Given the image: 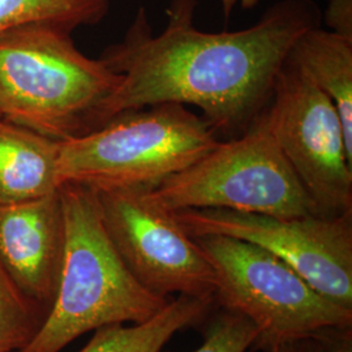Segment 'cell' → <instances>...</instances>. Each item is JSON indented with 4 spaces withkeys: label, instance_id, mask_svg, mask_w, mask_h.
Wrapping results in <instances>:
<instances>
[{
    "label": "cell",
    "instance_id": "obj_1",
    "mask_svg": "<svg viewBox=\"0 0 352 352\" xmlns=\"http://www.w3.org/2000/svg\"><path fill=\"white\" fill-rule=\"evenodd\" d=\"M197 1L171 0L160 34L141 7L124 38L102 52L122 82L100 128L129 110L179 103L200 109L217 135L236 138L267 107L295 41L321 25L314 0H279L247 29L206 33L195 25Z\"/></svg>",
    "mask_w": 352,
    "mask_h": 352
},
{
    "label": "cell",
    "instance_id": "obj_2",
    "mask_svg": "<svg viewBox=\"0 0 352 352\" xmlns=\"http://www.w3.org/2000/svg\"><path fill=\"white\" fill-rule=\"evenodd\" d=\"M71 34L42 24L0 34V116L59 142L98 129L122 82Z\"/></svg>",
    "mask_w": 352,
    "mask_h": 352
},
{
    "label": "cell",
    "instance_id": "obj_3",
    "mask_svg": "<svg viewBox=\"0 0 352 352\" xmlns=\"http://www.w3.org/2000/svg\"><path fill=\"white\" fill-rule=\"evenodd\" d=\"M59 192L65 223L60 285L37 336L17 352H60L100 327L145 322L170 302L129 273L103 227L94 189L64 183Z\"/></svg>",
    "mask_w": 352,
    "mask_h": 352
},
{
    "label": "cell",
    "instance_id": "obj_4",
    "mask_svg": "<svg viewBox=\"0 0 352 352\" xmlns=\"http://www.w3.org/2000/svg\"><path fill=\"white\" fill-rule=\"evenodd\" d=\"M221 140L188 106L160 103L119 113L84 136L59 142V184L94 190L154 189Z\"/></svg>",
    "mask_w": 352,
    "mask_h": 352
},
{
    "label": "cell",
    "instance_id": "obj_5",
    "mask_svg": "<svg viewBox=\"0 0 352 352\" xmlns=\"http://www.w3.org/2000/svg\"><path fill=\"white\" fill-rule=\"evenodd\" d=\"M149 196L170 212L226 209L294 218L320 215L285 158L266 109L241 135L219 141Z\"/></svg>",
    "mask_w": 352,
    "mask_h": 352
},
{
    "label": "cell",
    "instance_id": "obj_6",
    "mask_svg": "<svg viewBox=\"0 0 352 352\" xmlns=\"http://www.w3.org/2000/svg\"><path fill=\"white\" fill-rule=\"evenodd\" d=\"M217 273L215 300L256 325L254 347L352 325V311L317 292L289 265L264 248L223 235L193 238Z\"/></svg>",
    "mask_w": 352,
    "mask_h": 352
},
{
    "label": "cell",
    "instance_id": "obj_7",
    "mask_svg": "<svg viewBox=\"0 0 352 352\" xmlns=\"http://www.w3.org/2000/svg\"><path fill=\"white\" fill-rule=\"evenodd\" d=\"M266 113L278 146L318 214L352 213V142L327 94L286 60Z\"/></svg>",
    "mask_w": 352,
    "mask_h": 352
},
{
    "label": "cell",
    "instance_id": "obj_8",
    "mask_svg": "<svg viewBox=\"0 0 352 352\" xmlns=\"http://www.w3.org/2000/svg\"><path fill=\"white\" fill-rule=\"evenodd\" d=\"M103 227L129 273L142 287L171 295H215L217 273L174 212L154 201L149 189L96 190Z\"/></svg>",
    "mask_w": 352,
    "mask_h": 352
},
{
    "label": "cell",
    "instance_id": "obj_9",
    "mask_svg": "<svg viewBox=\"0 0 352 352\" xmlns=\"http://www.w3.org/2000/svg\"><path fill=\"white\" fill-rule=\"evenodd\" d=\"M190 238L223 235L264 248L329 300L352 311V213L282 218L226 209L174 212Z\"/></svg>",
    "mask_w": 352,
    "mask_h": 352
},
{
    "label": "cell",
    "instance_id": "obj_10",
    "mask_svg": "<svg viewBox=\"0 0 352 352\" xmlns=\"http://www.w3.org/2000/svg\"><path fill=\"white\" fill-rule=\"evenodd\" d=\"M65 251L59 189L45 197L0 205V263L17 287L50 314Z\"/></svg>",
    "mask_w": 352,
    "mask_h": 352
},
{
    "label": "cell",
    "instance_id": "obj_11",
    "mask_svg": "<svg viewBox=\"0 0 352 352\" xmlns=\"http://www.w3.org/2000/svg\"><path fill=\"white\" fill-rule=\"evenodd\" d=\"M58 154L59 141L0 116V205L58 190Z\"/></svg>",
    "mask_w": 352,
    "mask_h": 352
},
{
    "label": "cell",
    "instance_id": "obj_12",
    "mask_svg": "<svg viewBox=\"0 0 352 352\" xmlns=\"http://www.w3.org/2000/svg\"><path fill=\"white\" fill-rule=\"evenodd\" d=\"M286 60L334 103L352 142V39L315 26L295 41Z\"/></svg>",
    "mask_w": 352,
    "mask_h": 352
},
{
    "label": "cell",
    "instance_id": "obj_13",
    "mask_svg": "<svg viewBox=\"0 0 352 352\" xmlns=\"http://www.w3.org/2000/svg\"><path fill=\"white\" fill-rule=\"evenodd\" d=\"M215 304V295L177 296L145 322L97 329L88 344L78 352H161L177 331L205 321Z\"/></svg>",
    "mask_w": 352,
    "mask_h": 352
},
{
    "label": "cell",
    "instance_id": "obj_14",
    "mask_svg": "<svg viewBox=\"0 0 352 352\" xmlns=\"http://www.w3.org/2000/svg\"><path fill=\"white\" fill-rule=\"evenodd\" d=\"M110 0H0V34L28 25H51L74 32L100 24Z\"/></svg>",
    "mask_w": 352,
    "mask_h": 352
},
{
    "label": "cell",
    "instance_id": "obj_15",
    "mask_svg": "<svg viewBox=\"0 0 352 352\" xmlns=\"http://www.w3.org/2000/svg\"><path fill=\"white\" fill-rule=\"evenodd\" d=\"M49 311L28 298L0 263V352L26 347L46 321Z\"/></svg>",
    "mask_w": 352,
    "mask_h": 352
},
{
    "label": "cell",
    "instance_id": "obj_16",
    "mask_svg": "<svg viewBox=\"0 0 352 352\" xmlns=\"http://www.w3.org/2000/svg\"><path fill=\"white\" fill-rule=\"evenodd\" d=\"M257 338L258 330L251 320L223 308L213 316L201 347L193 352H248Z\"/></svg>",
    "mask_w": 352,
    "mask_h": 352
},
{
    "label": "cell",
    "instance_id": "obj_17",
    "mask_svg": "<svg viewBox=\"0 0 352 352\" xmlns=\"http://www.w3.org/2000/svg\"><path fill=\"white\" fill-rule=\"evenodd\" d=\"M321 19L327 30L352 39V0H329Z\"/></svg>",
    "mask_w": 352,
    "mask_h": 352
},
{
    "label": "cell",
    "instance_id": "obj_18",
    "mask_svg": "<svg viewBox=\"0 0 352 352\" xmlns=\"http://www.w3.org/2000/svg\"><path fill=\"white\" fill-rule=\"evenodd\" d=\"M315 336L327 352H352V325L327 327Z\"/></svg>",
    "mask_w": 352,
    "mask_h": 352
},
{
    "label": "cell",
    "instance_id": "obj_19",
    "mask_svg": "<svg viewBox=\"0 0 352 352\" xmlns=\"http://www.w3.org/2000/svg\"><path fill=\"white\" fill-rule=\"evenodd\" d=\"M265 352H327V350L316 336H309L278 343Z\"/></svg>",
    "mask_w": 352,
    "mask_h": 352
},
{
    "label": "cell",
    "instance_id": "obj_20",
    "mask_svg": "<svg viewBox=\"0 0 352 352\" xmlns=\"http://www.w3.org/2000/svg\"><path fill=\"white\" fill-rule=\"evenodd\" d=\"M219 1L222 4L225 17L228 19L236 6H240L241 8H245V10H250V8H253L260 0H219Z\"/></svg>",
    "mask_w": 352,
    "mask_h": 352
}]
</instances>
